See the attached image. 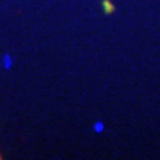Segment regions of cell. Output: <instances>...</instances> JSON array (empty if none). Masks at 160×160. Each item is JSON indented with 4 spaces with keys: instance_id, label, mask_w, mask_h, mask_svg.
Here are the masks:
<instances>
[{
    "instance_id": "2",
    "label": "cell",
    "mask_w": 160,
    "mask_h": 160,
    "mask_svg": "<svg viewBox=\"0 0 160 160\" xmlns=\"http://www.w3.org/2000/svg\"><path fill=\"white\" fill-rule=\"evenodd\" d=\"M102 128H104L102 123H95V126H93V129H95L97 132H101L102 131Z\"/></svg>"
},
{
    "instance_id": "1",
    "label": "cell",
    "mask_w": 160,
    "mask_h": 160,
    "mask_svg": "<svg viewBox=\"0 0 160 160\" xmlns=\"http://www.w3.org/2000/svg\"><path fill=\"white\" fill-rule=\"evenodd\" d=\"M12 65V58L9 57V55H6L5 57V68H9Z\"/></svg>"
}]
</instances>
